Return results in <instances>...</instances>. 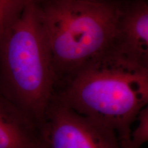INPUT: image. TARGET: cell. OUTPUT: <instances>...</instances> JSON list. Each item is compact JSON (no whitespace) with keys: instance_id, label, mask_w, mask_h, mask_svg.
Segmentation results:
<instances>
[{"instance_id":"obj_1","label":"cell","mask_w":148,"mask_h":148,"mask_svg":"<svg viewBox=\"0 0 148 148\" xmlns=\"http://www.w3.org/2000/svg\"><path fill=\"white\" fill-rule=\"evenodd\" d=\"M56 89L36 0H10L0 18V95L40 125Z\"/></svg>"},{"instance_id":"obj_2","label":"cell","mask_w":148,"mask_h":148,"mask_svg":"<svg viewBox=\"0 0 148 148\" xmlns=\"http://www.w3.org/2000/svg\"><path fill=\"white\" fill-rule=\"evenodd\" d=\"M55 96L77 113L113 130L124 148L133 123L147 106L148 68L110 51L77 73Z\"/></svg>"},{"instance_id":"obj_3","label":"cell","mask_w":148,"mask_h":148,"mask_svg":"<svg viewBox=\"0 0 148 148\" xmlns=\"http://www.w3.org/2000/svg\"><path fill=\"white\" fill-rule=\"evenodd\" d=\"M125 0H36L60 89L112 50Z\"/></svg>"},{"instance_id":"obj_4","label":"cell","mask_w":148,"mask_h":148,"mask_svg":"<svg viewBox=\"0 0 148 148\" xmlns=\"http://www.w3.org/2000/svg\"><path fill=\"white\" fill-rule=\"evenodd\" d=\"M41 148H121L115 132L56 97L39 125Z\"/></svg>"},{"instance_id":"obj_5","label":"cell","mask_w":148,"mask_h":148,"mask_svg":"<svg viewBox=\"0 0 148 148\" xmlns=\"http://www.w3.org/2000/svg\"><path fill=\"white\" fill-rule=\"evenodd\" d=\"M111 51L148 68V0H125Z\"/></svg>"},{"instance_id":"obj_6","label":"cell","mask_w":148,"mask_h":148,"mask_svg":"<svg viewBox=\"0 0 148 148\" xmlns=\"http://www.w3.org/2000/svg\"><path fill=\"white\" fill-rule=\"evenodd\" d=\"M0 148H41L39 125L1 95Z\"/></svg>"},{"instance_id":"obj_7","label":"cell","mask_w":148,"mask_h":148,"mask_svg":"<svg viewBox=\"0 0 148 148\" xmlns=\"http://www.w3.org/2000/svg\"><path fill=\"white\" fill-rule=\"evenodd\" d=\"M138 124L131 131L128 142L124 148H140L148 140V107L142 109L136 120Z\"/></svg>"},{"instance_id":"obj_8","label":"cell","mask_w":148,"mask_h":148,"mask_svg":"<svg viewBox=\"0 0 148 148\" xmlns=\"http://www.w3.org/2000/svg\"><path fill=\"white\" fill-rule=\"evenodd\" d=\"M8 1L9 0H0V18H1L3 11L4 10L5 5H6Z\"/></svg>"},{"instance_id":"obj_9","label":"cell","mask_w":148,"mask_h":148,"mask_svg":"<svg viewBox=\"0 0 148 148\" xmlns=\"http://www.w3.org/2000/svg\"><path fill=\"white\" fill-rule=\"evenodd\" d=\"M85 1H94V2H106V1H115V0H85Z\"/></svg>"}]
</instances>
